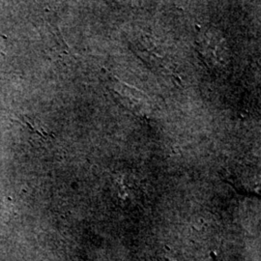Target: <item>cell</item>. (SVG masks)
<instances>
[{"label":"cell","mask_w":261,"mask_h":261,"mask_svg":"<svg viewBox=\"0 0 261 261\" xmlns=\"http://www.w3.org/2000/svg\"><path fill=\"white\" fill-rule=\"evenodd\" d=\"M5 48H6V38L4 36H0V59L5 55Z\"/></svg>","instance_id":"6da1fadb"}]
</instances>
